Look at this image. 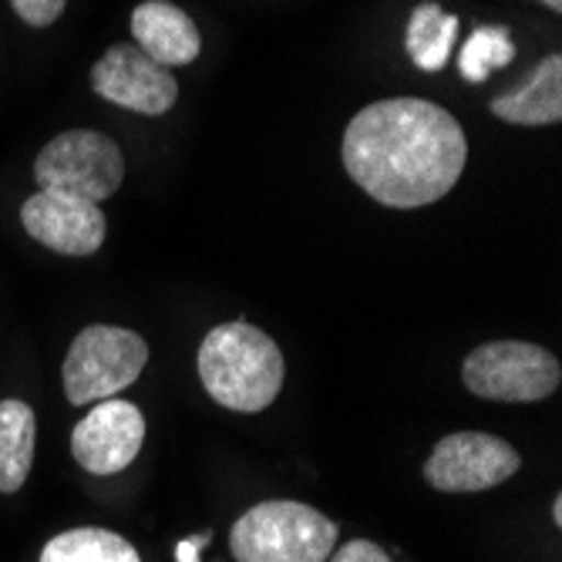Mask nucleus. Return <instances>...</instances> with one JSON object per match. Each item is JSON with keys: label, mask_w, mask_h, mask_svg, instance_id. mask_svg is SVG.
<instances>
[{"label": "nucleus", "mask_w": 562, "mask_h": 562, "mask_svg": "<svg viewBox=\"0 0 562 562\" xmlns=\"http://www.w3.org/2000/svg\"><path fill=\"white\" fill-rule=\"evenodd\" d=\"M344 169L371 199L391 210H422L462 179L469 142L435 101L384 98L357 112L344 132Z\"/></svg>", "instance_id": "obj_1"}, {"label": "nucleus", "mask_w": 562, "mask_h": 562, "mask_svg": "<svg viewBox=\"0 0 562 562\" xmlns=\"http://www.w3.org/2000/svg\"><path fill=\"white\" fill-rule=\"evenodd\" d=\"M283 353L273 337L246 321L220 324L199 347V378L210 397L229 412H263L283 387Z\"/></svg>", "instance_id": "obj_2"}, {"label": "nucleus", "mask_w": 562, "mask_h": 562, "mask_svg": "<svg viewBox=\"0 0 562 562\" xmlns=\"http://www.w3.org/2000/svg\"><path fill=\"white\" fill-rule=\"evenodd\" d=\"M337 522L303 502H260L236 519L229 549L236 562H327Z\"/></svg>", "instance_id": "obj_3"}, {"label": "nucleus", "mask_w": 562, "mask_h": 562, "mask_svg": "<svg viewBox=\"0 0 562 562\" xmlns=\"http://www.w3.org/2000/svg\"><path fill=\"white\" fill-rule=\"evenodd\" d=\"M145 364L148 347L135 330L109 324L85 327L65 357V394L78 407L115 397L119 391L138 381Z\"/></svg>", "instance_id": "obj_4"}, {"label": "nucleus", "mask_w": 562, "mask_h": 562, "mask_svg": "<svg viewBox=\"0 0 562 562\" xmlns=\"http://www.w3.org/2000/svg\"><path fill=\"white\" fill-rule=\"evenodd\" d=\"M34 179L41 189L68 192L88 202H105L119 192L125 179L122 148L101 132L71 128L50 138L34 162Z\"/></svg>", "instance_id": "obj_5"}, {"label": "nucleus", "mask_w": 562, "mask_h": 562, "mask_svg": "<svg viewBox=\"0 0 562 562\" xmlns=\"http://www.w3.org/2000/svg\"><path fill=\"white\" fill-rule=\"evenodd\" d=\"M462 381L472 394L485 401L529 404L549 397L559 387L562 368L539 344L488 340L465 357Z\"/></svg>", "instance_id": "obj_6"}, {"label": "nucleus", "mask_w": 562, "mask_h": 562, "mask_svg": "<svg viewBox=\"0 0 562 562\" xmlns=\"http://www.w3.org/2000/svg\"><path fill=\"white\" fill-rule=\"evenodd\" d=\"M522 465L519 451L485 431H458L435 445L425 482L438 492H485L508 482Z\"/></svg>", "instance_id": "obj_7"}, {"label": "nucleus", "mask_w": 562, "mask_h": 562, "mask_svg": "<svg viewBox=\"0 0 562 562\" xmlns=\"http://www.w3.org/2000/svg\"><path fill=\"white\" fill-rule=\"evenodd\" d=\"M91 88L112 105H122L138 115H166L176 98L179 81L169 68L151 61L135 44H115L91 68Z\"/></svg>", "instance_id": "obj_8"}, {"label": "nucleus", "mask_w": 562, "mask_h": 562, "mask_svg": "<svg viewBox=\"0 0 562 562\" xmlns=\"http://www.w3.org/2000/svg\"><path fill=\"white\" fill-rule=\"evenodd\" d=\"M145 441V418L132 401L105 397L71 431L75 462L91 475H115L128 469Z\"/></svg>", "instance_id": "obj_9"}, {"label": "nucleus", "mask_w": 562, "mask_h": 562, "mask_svg": "<svg viewBox=\"0 0 562 562\" xmlns=\"http://www.w3.org/2000/svg\"><path fill=\"white\" fill-rule=\"evenodd\" d=\"M21 223L31 239L65 257H91L109 233V220L98 202L55 189H37L21 206Z\"/></svg>", "instance_id": "obj_10"}, {"label": "nucleus", "mask_w": 562, "mask_h": 562, "mask_svg": "<svg viewBox=\"0 0 562 562\" xmlns=\"http://www.w3.org/2000/svg\"><path fill=\"white\" fill-rule=\"evenodd\" d=\"M132 37L138 41L135 47L145 50L162 68L192 65L202 50L195 21L182 8L169 4V0H145V4H138L132 11Z\"/></svg>", "instance_id": "obj_11"}, {"label": "nucleus", "mask_w": 562, "mask_h": 562, "mask_svg": "<svg viewBox=\"0 0 562 562\" xmlns=\"http://www.w3.org/2000/svg\"><path fill=\"white\" fill-rule=\"evenodd\" d=\"M492 115L508 125H555L562 122V58L549 55L539 61L532 78L492 101Z\"/></svg>", "instance_id": "obj_12"}, {"label": "nucleus", "mask_w": 562, "mask_h": 562, "mask_svg": "<svg viewBox=\"0 0 562 562\" xmlns=\"http://www.w3.org/2000/svg\"><path fill=\"white\" fill-rule=\"evenodd\" d=\"M37 422L24 401H0V492L11 495L27 482L34 462Z\"/></svg>", "instance_id": "obj_13"}, {"label": "nucleus", "mask_w": 562, "mask_h": 562, "mask_svg": "<svg viewBox=\"0 0 562 562\" xmlns=\"http://www.w3.org/2000/svg\"><path fill=\"white\" fill-rule=\"evenodd\" d=\"M454 37H458V18L445 14L435 0H428V4H418L412 11V21H407L404 31L407 58L422 71H441L451 58Z\"/></svg>", "instance_id": "obj_14"}, {"label": "nucleus", "mask_w": 562, "mask_h": 562, "mask_svg": "<svg viewBox=\"0 0 562 562\" xmlns=\"http://www.w3.org/2000/svg\"><path fill=\"white\" fill-rule=\"evenodd\" d=\"M41 562H142V559L135 546L119 532L81 526L50 539L41 552Z\"/></svg>", "instance_id": "obj_15"}, {"label": "nucleus", "mask_w": 562, "mask_h": 562, "mask_svg": "<svg viewBox=\"0 0 562 562\" xmlns=\"http://www.w3.org/2000/svg\"><path fill=\"white\" fill-rule=\"evenodd\" d=\"M516 61V41L508 34V27L502 24H488V27H475L458 55V71H462L465 81L482 85L488 81L492 71L505 68Z\"/></svg>", "instance_id": "obj_16"}, {"label": "nucleus", "mask_w": 562, "mask_h": 562, "mask_svg": "<svg viewBox=\"0 0 562 562\" xmlns=\"http://www.w3.org/2000/svg\"><path fill=\"white\" fill-rule=\"evenodd\" d=\"M18 18L31 27H47L65 14L68 0H11Z\"/></svg>", "instance_id": "obj_17"}, {"label": "nucleus", "mask_w": 562, "mask_h": 562, "mask_svg": "<svg viewBox=\"0 0 562 562\" xmlns=\"http://www.w3.org/2000/svg\"><path fill=\"white\" fill-rule=\"evenodd\" d=\"M330 562H391V555L368 539H353L347 546H340L337 552H330Z\"/></svg>", "instance_id": "obj_18"}, {"label": "nucleus", "mask_w": 562, "mask_h": 562, "mask_svg": "<svg viewBox=\"0 0 562 562\" xmlns=\"http://www.w3.org/2000/svg\"><path fill=\"white\" fill-rule=\"evenodd\" d=\"M210 542V532L206 536H199V539H192V542H179V549H176V559L179 562H199V549Z\"/></svg>", "instance_id": "obj_19"}, {"label": "nucleus", "mask_w": 562, "mask_h": 562, "mask_svg": "<svg viewBox=\"0 0 562 562\" xmlns=\"http://www.w3.org/2000/svg\"><path fill=\"white\" fill-rule=\"evenodd\" d=\"M552 519H555V526H562V495H555V502H552Z\"/></svg>", "instance_id": "obj_20"}, {"label": "nucleus", "mask_w": 562, "mask_h": 562, "mask_svg": "<svg viewBox=\"0 0 562 562\" xmlns=\"http://www.w3.org/2000/svg\"><path fill=\"white\" fill-rule=\"evenodd\" d=\"M539 4H546L549 11H562V0H539Z\"/></svg>", "instance_id": "obj_21"}]
</instances>
